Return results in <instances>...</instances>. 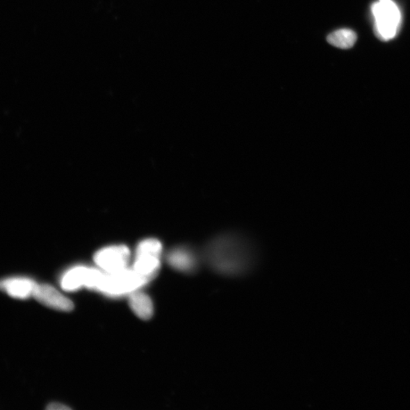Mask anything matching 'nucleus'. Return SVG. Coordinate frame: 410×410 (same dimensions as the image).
I'll list each match as a JSON object with an SVG mask.
<instances>
[{"label":"nucleus","instance_id":"9b49d317","mask_svg":"<svg viewBox=\"0 0 410 410\" xmlns=\"http://www.w3.org/2000/svg\"><path fill=\"white\" fill-rule=\"evenodd\" d=\"M357 35L356 33L350 29L343 28L335 31L327 36V42L335 47L340 49L352 48L356 42Z\"/></svg>","mask_w":410,"mask_h":410},{"label":"nucleus","instance_id":"423d86ee","mask_svg":"<svg viewBox=\"0 0 410 410\" xmlns=\"http://www.w3.org/2000/svg\"><path fill=\"white\" fill-rule=\"evenodd\" d=\"M33 297L41 304L56 310L70 311L74 308L73 303L69 299L49 284H38Z\"/></svg>","mask_w":410,"mask_h":410},{"label":"nucleus","instance_id":"0eeeda50","mask_svg":"<svg viewBox=\"0 0 410 410\" xmlns=\"http://www.w3.org/2000/svg\"><path fill=\"white\" fill-rule=\"evenodd\" d=\"M38 284L26 277H13L0 280V290L18 300H28L34 296Z\"/></svg>","mask_w":410,"mask_h":410},{"label":"nucleus","instance_id":"f257e3e1","mask_svg":"<svg viewBox=\"0 0 410 410\" xmlns=\"http://www.w3.org/2000/svg\"><path fill=\"white\" fill-rule=\"evenodd\" d=\"M207 259L217 272L228 275L240 274L251 266L252 253L240 238L224 236L213 242Z\"/></svg>","mask_w":410,"mask_h":410},{"label":"nucleus","instance_id":"9d476101","mask_svg":"<svg viewBox=\"0 0 410 410\" xmlns=\"http://www.w3.org/2000/svg\"><path fill=\"white\" fill-rule=\"evenodd\" d=\"M129 305L133 313L142 320H149L154 314L151 298L142 292L137 290L129 295Z\"/></svg>","mask_w":410,"mask_h":410},{"label":"nucleus","instance_id":"1a4fd4ad","mask_svg":"<svg viewBox=\"0 0 410 410\" xmlns=\"http://www.w3.org/2000/svg\"><path fill=\"white\" fill-rule=\"evenodd\" d=\"M167 261L170 265L183 272H192L197 267V259L194 254L186 249L172 251Z\"/></svg>","mask_w":410,"mask_h":410},{"label":"nucleus","instance_id":"20e7f679","mask_svg":"<svg viewBox=\"0 0 410 410\" xmlns=\"http://www.w3.org/2000/svg\"><path fill=\"white\" fill-rule=\"evenodd\" d=\"M104 272L100 270L77 266L68 270L61 279L62 288L65 291H76L82 286L97 290Z\"/></svg>","mask_w":410,"mask_h":410},{"label":"nucleus","instance_id":"7ed1b4c3","mask_svg":"<svg viewBox=\"0 0 410 410\" xmlns=\"http://www.w3.org/2000/svg\"><path fill=\"white\" fill-rule=\"evenodd\" d=\"M375 35L382 40L395 38L400 26L401 15L392 0H379L372 6Z\"/></svg>","mask_w":410,"mask_h":410},{"label":"nucleus","instance_id":"f8f14e48","mask_svg":"<svg viewBox=\"0 0 410 410\" xmlns=\"http://www.w3.org/2000/svg\"><path fill=\"white\" fill-rule=\"evenodd\" d=\"M47 409H50V410H68V409H70V408L67 406H65L63 404H57V403L51 404L50 405H49L47 407Z\"/></svg>","mask_w":410,"mask_h":410},{"label":"nucleus","instance_id":"6e6552de","mask_svg":"<svg viewBox=\"0 0 410 410\" xmlns=\"http://www.w3.org/2000/svg\"><path fill=\"white\" fill-rule=\"evenodd\" d=\"M161 256L149 252H136L133 265L136 272L150 281L157 276L161 267Z\"/></svg>","mask_w":410,"mask_h":410},{"label":"nucleus","instance_id":"f03ea898","mask_svg":"<svg viewBox=\"0 0 410 410\" xmlns=\"http://www.w3.org/2000/svg\"><path fill=\"white\" fill-rule=\"evenodd\" d=\"M149 282L133 269L127 268L116 272H104L97 290L108 296L120 297L130 295Z\"/></svg>","mask_w":410,"mask_h":410},{"label":"nucleus","instance_id":"39448f33","mask_svg":"<svg viewBox=\"0 0 410 410\" xmlns=\"http://www.w3.org/2000/svg\"><path fill=\"white\" fill-rule=\"evenodd\" d=\"M130 251L125 245H113L98 251L95 256V263L104 272L112 273L127 268Z\"/></svg>","mask_w":410,"mask_h":410}]
</instances>
